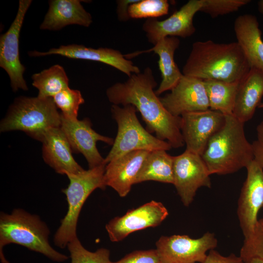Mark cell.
Segmentation results:
<instances>
[{
  "label": "cell",
  "instance_id": "obj_30",
  "mask_svg": "<svg viewBox=\"0 0 263 263\" xmlns=\"http://www.w3.org/2000/svg\"><path fill=\"white\" fill-rule=\"evenodd\" d=\"M240 256L244 261L251 258L263 261V218L258 219L253 232L244 239Z\"/></svg>",
  "mask_w": 263,
  "mask_h": 263
},
{
  "label": "cell",
  "instance_id": "obj_37",
  "mask_svg": "<svg viewBox=\"0 0 263 263\" xmlns=\"http://www.w3.org/2000/svg\"><path fill=\"white\" fill-rule=\"evenodd\" d=\"M258 10L263 15V0H260L258 2Z\"/></svg>",
  "mask_w": 263,
  "mask_h": 263
},
{
  "label": "cell",
  "instance_id": "obj_27",
  "mask_svg": "<svg viewBox=\"0 0 263 263\" xmlns=\"http://www.w3.org/2000/svg\"><path fill=\"white\" fill-rule=\"evenodd\" d=\"M53 99L56 107L61 111L62 116L70 120L77 119L79 108L85 102L79 91L69 87L57 93Z\"/></svg>",
  "mask_w": 263,
  "mask_h": 263
},
{
  "label": "cell",
  "instance_id": "obj_14",
  "mask_svg": "<svg viewBox=\"0 0 263 263\" xmlns=\"http://www.w3.org/2000/svg\"><path fill=\"white\" fill-rule=\"evenodd\" d=\"M181 132L186 149L201 155L209 140L224 125L225 115L208 109L181 116Z\"/></svg>",
  "mask_w": 263,
  "mask_h": 263
},
{
  "label": "cell",
  "instance_id": "obj_26",
  "mask_svg": "<svg viewBox=\"0 0 263 263\" xmlns=\"http://www.w3.org/2000/svg\"><path fill=\"white\" fill-rule=\"evenodd\" d=\"M32 79V85L38 90V96L40 97L53 98L69 87V78L63 67L59 64L34 74Z\"/></svg>",
  "mask_w": 263,
  "mask_h": 263
},
{
  "label": "cell",
  "instance_id": "obj_10",
  "mask_svg": "<svg viewBox=\"0 0 263 263\" xmlns=\"http://www.w3.org/2000/svg\"><path fill=\"white\" fill-rule=\"evenodd\" d=\"M32 1L20 0L16 16L8 30L0 37V66L7 73L14 92L28 87L23 77L25 70L19 55V38L25 14Z\"/></svg>",
  "mask_w": 263,
  "mask_h": 263
},
{
  "label": "cell",
  "instance_id": "obj_16",
  "mask_svg": "<svg viewBox=\"0 0 263 263\" xmlns=\"http://www.w3.org/2000/svg\"><path fill=\"white\" fill-rule=\"evenodd\" d=\"M61 116L60 128L66 135L73 152L81 153L86 159L89 169L106 164L96 147V142L101 141L113 145L114 139L102 135L92 127L89 119L70 120Z\"/></svg>",
  "mask_w": 263,
  "mask_h": 263
},
{
  "label": "cell",
  "instance_id": "obj_35",
  "mask_svg": "<svg viewBox=\"0 0 263 263\" xmlns=\"http://www.w3.org/2000/svg\"><path fill=\"white\" fill-rule=\"evenodd\" d=\"M138 0H118L116 1V13L120 21H127L130 17L128 13L129 6Z\"/></svg>",
  "mask_w": 263,
  "mask_h": 263
},
{
  "label": "cell",
  "instance_id": "obj_23",
  "mask_svg": "<svg viewBox=\"0 0 263 263\" xmlns=\"http://www.w3.org/2000/svg\"><path fill=\"white\" fill-rule=\"evenodd\" d=\"M263 96V71L251 68L238 88L232 115L243 123L250 120Z\"/></svg>",
  "mask_w": 263,
  "mask_h": 263
},
{
  "label": "cell",
  "instance_id": "obj_2",
  "mask_svg": "<svg viewBox=\"0 0 263 263\" xmlns=\"http://www.w3.org/2000/svg\"><path fill=\"white\" fill-rule=\"evenodd\" d=\"M251 68L239 43H219L211 40L192 45L182 74L201 80L240 81Z\"/></svg>",
  "mask_w": 263,
  "mask_h": 263
},
{
  "label": "cell",
  "instance_id": "obj_31",
  "mask_svg": "<svg viewBox=\"0 0 263 263\" xmlns=\"http://www.w3.org/2000/svg\"><path fill=\"white\" fill-rule=\"evenodd\" d=\"M250 1V0H204L200 11L215 18L236 12Z\"/></svg>",
  "mask_w": 263,
  "mask_h": 263
},
{
  "label": "cell",
  "instance_id": "obj_17",
  "mask_svg": "<svg viewBox=\"0 0 263 263\" xmlns=\"http://www.w3.org/2000/svg\"><path fill=\"white\" fill-rule=\"evenodd\" d=\"M28 54L31 57L57 55L70 58L100 62L117 69L128 77L141 72L139 68L127 59L125 55L113 48H93L83 45L69 44L53 48L45 52L32 51Z\"/></svg>",
  "mask_w": 263,
  "mask_h": 263
},
{
  "label": "cell",
  "instance_id": "obj_28",
  "mask_svg": "<svg viewBox=\"0 0 263 263\" xmlns=\"http://www.w3.org/2000/svg\"><path fill=\"white\" fill-rule=\"evenodd\" d=\"M169 4L167 0H138L129 6L131 19H157L168 14Z\"/></svg>",
  "mask_w": 263,
  "mask_h": 263
},
{
  "label": "cell",
  "instance_id": "obj_20",
  "mask_svg": "<svg viewBox=\"0 0 263 263\" xmlns=\"http://www.w3.org/2000/svg\"><path fill=\"white\" fill-rule=\"evenodd\" d=\"M180 45L177 37H168L159 40L153 47L143 51H137L125 55L129 59L143 53L153 52L159 56L158 67L162 80L155 93L157 95L170 91L177 84L183 74L174 60V54Z\"/></svg>",
  "mask_w": 263,
  "mask_h": 263
},
{
  "label": "cell",
  "instance_id": "obj_32",
  "mask_svg": "<svg viewBox=\"0 0 263 263\" xmlns=\"http://www.w3.org/2000/svg\"><path fill=\"white\" fill-rule=\"evenodd\" d=\"M112 263H162L156 249L134 251Z\"/></svg>",
  "mask_w": 263,
  "mask_h": 263
},
{
  "label": "cell",
  "instance_id": "obj_8",
  "mask_svg": "<svg viewBox=\"0 0 263 263\" xmlns=\"http://www.w3.org/2000/svg\"><path fill=\"white\" fill-rule=\"evenodd\" d=\"M217 244L215 234L207 232L197 239L185 235L162 236L156 243V249L162 263H203L207 252Z\"/></svg>",
  "mask_w": 263,
  "mask_h": 263
},
{
  "label": "cell",
  "instance_id": "obj_3",
  "mask_svg": "<svg viewBox=\"0 0 263 263\" xmlns=\"http://www.w3.org/2000/svg\"><path fill=\"white\" fill-rule=\"evenodd\" d=\"M223 127L209 140L201 155L210 174L226 175L245 168L254 160L244 123L225 115Z\"/></svg>",
  "mask_w": 263,
  "mask_h": 263
},
{
  "label": "cell",
  "instance_id": "obj_36",
  "mask_svg": "<svg viewBox=\"0 0 263 263\" xmlns=\"http://www.w3.org/2000/svg\"><path fill=\"white\" fill-rule=\"evenodd\" d=\"M244 262V263H263V261L258 258H251Z\"/></svg>",
  "mask_w": 263,
  "mask_h": 263
},
{
  "label": "cell",
  "instance_id": "obj_38",
  "mask_svg": "<svg viewBox=\"0 0 263 263\" xmlns=\"http://www.w3.org/2000/svg\"><path fill=\"white\" fill-rule=\"evenodd\" d=\"M258 108L263 109V102H261Z\"/></svg>",
  "mask_w": 263,
  "mask_h": 263
},
{
  "label": "cell",
  "instance_id": "obj_25",
  "mask_svg": "<svg viewBox=\"0 0 263 263\" xmlns=\"http://www.w3.org/2000/svg\"><path fill=\"white\" fill-rule=\"evenodd\" d=\"M209 109L224 115H232L240 81L226 82L216 79L203 80Z\"/></svg>",
  "mask_w": 263,
  "mask_h": 263
},
{
  "label": "cell",
  "instance_id": "obj_33",
  "mask_svg": "<svg viewBox=\"0 0 263 263\" xmlns=\"http://www.w3.org/2000/svg\"><path fill=\"white\" fill-rule=\"evenodd\" d=\"M257 137L252 143L254 160L263 169V120L256 127Z\"/></svg>",
  "mask_w": 263,
  "mask_h": 263
},
{
  "label": "cell",
  "instance_id": "obj_39",
  "mask_svg": "<svg viewBox=\"0 0 263 263\" xmlns=\"http://www.w3.org/2000/svg\"></svg>",
  "mask_w": 263,
  "mask_h": 263
},
{
  "label": "cell",
  "instance_id": "obj_11",
  "mask_svg": "<svg viewBox=\"0 0 263 263\" xmlns=\"http://www.w3.org/2000/svg\"><path fill=\"white\" fill-rule=\"evenodd\" d=\"M168 215L162 203L151 201L128 210L122 216L113 218L106 225V229L110 240L118 242L133 232L159 225Z\"/></svg>",
  "mask_w": 263,
  "mask_h": 263
},
{
  "label": "cell",
  "instance_id": "obj_5",
  "mask_svg": "<svg viewBox=\"0 0 263 263\" xmlns=\"http://www.w3.org/2000/svg\"><path fill=\"white\" fill-rule=\"evenodd\" d=\"M61 113L52 97L20 96L10 105L0 124V131H20L42 142L46 133L60 127Z\"/></svg>",
  "mask_w": 263,
  "mask_h": 263
},
{
  "label": "cell",
  "instance_id": "obj_9",
  "mask_svg": "<svg viewBox=\"0 0 263 263\" xmlns=\"http://www.w3.org/2000/svg\"><path fill=\"white\" fill-rule=\"evenodd\" d=\"M210 175L201 155L185 150L174 156L173 185L185 207L191 204L199 188H211Z\"/></svg>",
  "mask_w": 263,
  "mask_h": 263
},
{
  "label": "cell",
  "instance_id": "obj_4",
  "mask_svg": "<svg viewBox=\"0 0 263 263\" xmlns=\"http://www.w3.org/2000/svg\"><path fill=\"white\" fill-rule=\"evenodd\" d=\"M50 230L36 214L17 208L11 213L0 215V257L2 263H8L3 253V247L15 244L41 253L53 261L63 262L68 257L55 250L49 241Z\"/></svg>",
  "mask_w": 263,
  "mask_h": 263
},
{
  "label": "cell",
  "instance_id": "obj_12",
  "mask_svg": "<svg viewBox=\"0 0 263 263\" xmlns=\"http://www.w3.org/2000/svg\"><path fill=\"white\" fill-rule=\"evenodd\" d=\"M247 175L238 202L237 213L244 238L253 232L263 207V169L253 160L246 167Z\"/></svg>",
  "mask_w": 263,
  "mask_h": 263
},
{
  "label": "cell",
  "instance_id": "obj_1",
  "mask_svg": "<svg viewBox=\"0 0 263 263\" xmlns=\"http://www.w3.org/2000/svg\"><path fill=\"white\" fill-rule=\"evenodd\" d=\"M156 86L151 69L147 67L143 72L109 87L106 95L112 105H133L140 113L148 131L154 132L160 140H167L172 148L182 147L185 143L181 117L173 115L165 108L154 91Z\"/></svg>",
  "mask_w": 263,
  "mask_h": 263
},
{
  "label": "cell",
  "instance_id": "obj_19",
  "mask_svg": "<svg viewBox=\"0 0 263 263\" xmlns=\"http://www.w3.org/2000/svg\"><path fill=\"white\" fill-rule=\"evenodd\" d=\"M41 142L44 162L57 173L75 174L84 169L75 160L70 144L60 127L49 130Z\"/></svg>",
  "mask_w": 263,
  "mask_h": 263
},
{
  "label": "cell",
  "instance_id": "obj_21",
  "mask_svg": "<svg viewBox=\"0 0 263 263\" xmlns=\"http://www.w3.org/2000/svg\"><path fill=\"white\" fill-rule=\"evenodd\" d=\"M79 0H51L49 9L40 25L41 30L57 31L76 24L88 27L93 22L91 15Z\"/></svg>",
  "mask_w": 263,
  "mask_h": 263
},
{
  "label": "cell",
  "instance_id": "obj_13",
  "mask_svg": "<svg viewBox=\"0 0 263 263\" xmlns=\"http://www.w3.org/2000/svg\"><path fill=\"white\" fill-rule=\"evenodd\" d=\"M204 0H189L168 18L159 20L147 19L142 25L148 41L153 45L168 37L186 38L194 34L193 19L203 5Z\"/></svg>",
  "mask_w": 263,
  "mask_h": 263
},
{
  "label": "cell",
  "instance_id": "obj_34",
  "mask_svg": "<svg viewBox=\"0 0 263 263\" xmlns=\"http://www.w3.org/2000/svg\"><path fill=\"white\" fill-rule=\"evenodd\" d=\"M243 259L231 253L227 256L221 255L215 249L210 250L203 263H244Z\"/></svg>",
  "mask_w": 263,
  "mask_h": 263
},
{
  "label": "cell",
  "instance_id": "obj_6",
  "mask_svg": "<svg viewBox=\"0 0 263 263\" xmlns=\"http://www.w3.org/2000/svg\"><path fill=\"white\" fill-rule=\"evenodd\" d=\"M106 165L103 164L77 173L66 175L69 184L62 191L66 196L68 210L54 236V243L57 246L64 248L77 237V221L85 202L95 189H105L106 187L104 181Z\"/></svg>",
  "mask_w": 263,
  "mask_h": 263
},
{
  "label": "cell",
  "instance_id": "obj_24",
  "mask_svg": "<svg viewBox=\"0 0 263 263\" xmlns=\"http://www.w3.org/2000/svg\"><path fill=\"white\" fill-rule=\"evenodd\" d=\"M173 160L165 150L150 151L137 176L135 184L155 181L173 184Z\"/></svg>",
  "mask_w": 263,
  "mask_h": 263
},
{
  "label": "cell",
  "instance_id": "obj_18",
  "mask_svg": "<svg viewBox=\"0 0 263 263\" xmlns=\"http://www.w3.org/2000/svg\"><path fill=\"white\" fill-rule=\"evenodd\" d=\"M150 151L143 150L130 152L116 158L105 167L104 181L121 197L127 196Z\"/></svg>",
  "mask_w": 263,
  "mask_h": 263
},
{
  "label": "cell",
  "instance_id": "obj_15",
  "mask_svg": "<svg viewBox=\"0 0 263 263\" xmlns=\"http://www.w3.org/2000/svg\"><path fill=\"white\" fill-rule=\"evenodd\" d=\"M170 92L160 97L165 108L173 115L209 109L204 81L183 75Z\"/></svg>",
  "mask_w": 263,
  "mask_h": 263
},
{
  "label": "cell",
  "instance_id": "obj_22",
  "mask_svg": "<svg viewBox=\"0 0 263 263\" xmlns=\"http://www.w3.org/2000/svg\"><path fill=\"white\" fill-rule=\"evenodd\" d=\"M234 30L250 68L263 71V41L257 18L250 14L238 16L234 23Z\"/></svg>",
  "mask_w": 263,
  "mask_h": 263
},
{
  "label": "cell",
  "instance_id": "obj_7",
  "mask_svg": "<svg viewBox=\"0 0 263 263\" xmlns=\"http://www.w3.org/2000/svg\"><path fill=\"white\" fill-rule=\"evenodd\" d=\"M136 112L132 105L122 107L112 105L111 112L117 124V133L112 149L104 158L106 164L132 151H167L172 148L167 141L158 139L143 127L137 118Z\"/></svg>",
  "mask_w": 263,
  "mask_h": 263
},
{
  "label": "cell",
  "instance_id": "obj_29",
  "mask_svg": "<svg viewBox=\"0 0 263 263\" xmlns=\"http://www.w3.org/2000/svg\"><path fill=\"white\" fill-rule=\"evenodd\" d=\"M71 259V263H112L110 251L106 248H99L94 252L86 249L76 238L67 245Z\"/></svg>",
  "mask_w": 263,
  "mask_h": 263
}]
</instances>
